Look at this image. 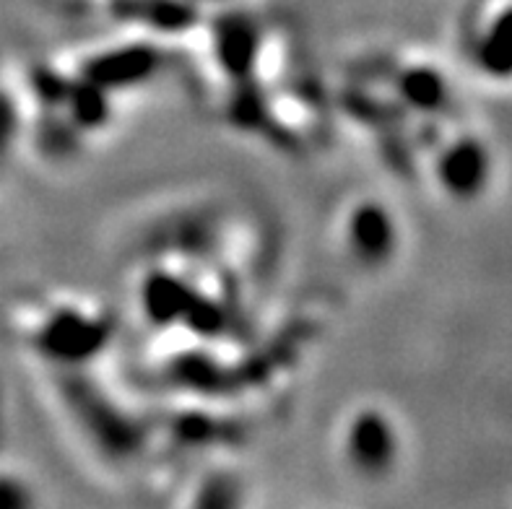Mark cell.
Returning <instances> with one entry per match:
<instances>
[{
  "instance_id": "cell-7",
  "label": "cell",
  "mask_w": 512,
  "mask_h": 509,
  "mask_svg": "<svg viewBox=\"0 0 512 509\" xmlns=\"http://www.w3.org/2000/svg\"><path fill=\"white\" fill-rule=\"evenodd\" d=\"M37 502V489L24 476L0 471V509H29Z\"/></svg>"
},
{
  "instance_id": "cell-5",
  "label": "cell",
  "mask_w": 512,
  "mask_h": 509,
  "mask_svg": "<svg viewBox=\"0 0 512 509\" xmlns=\"http://www.w3.org/2000/svg\"><path fill=\"white\" fill-rule=\"evenodd\" d=\"M468 68L492 86H512V0H487L463 32Z\"/></svg>"
},
{
  "instance_id": "cell-3",
  "label": "cell",
  "mask_w": 512,
  "mask_h": 509,
  "mask_svg": "<svg viewBox=\"0 0 512 509\" xmlns=\"http://www.w3.org/2000/svg\"><path fill=\"white\" fill-rule=\"evenodd\" d=\"M112 320L86 299H60L39 312L32 346L50 364L81 367L110 343Z\"/></svg>"
},
{
  "instance_id": "cell-2",
  "label": "cell",
  "mask_w": 512,
  "mask_h": 509,
  "mask_svg": "<svg viewBox=\"0 0 512 509\" xmlns=\"http://www.w3.org/2000/svg\"><path fill=\"white\" fill-rule=\"evenodd\" d=\"M338 458L364 484H383L401 468L406 439L398 416L388 406L367 400L354 403L336 429Z\"/></svg>"
},
{
  "instance_id": "cell-1",
  "label": "cell",
  "mask_w": 512,
  "mask_h": 509,
  "mask_svg": "<svg viewBox=\"0 0 512 509\" xmlns=\"http://www.w3.org/2000/svg\"><path fill=\"white\" fill-rule=\"evenodd\" d=\"M427 172L442 200L471 208L484 203L497 185L500 156L481 130L448 120L429 143Z\"/></svg>"
},
{
  "instance_id": "cell-4",
  "label": "cell",
  "mask_w": 512,
  "mask_h": 509,
  "mask_svg": "<svg viewBox=\"0 0 512 509\" xmlns=\"http://www.w3.org/2000/svg\"><path fill=\"white\" fill-rule=\"evenodd\" d=\"M336 234L346 258L367 273L385 271L401 255V216L380 195H354L344 203Z\"/></svg>"
},
{
  "instance_id": "cell-6",
  "label": "cell",
  "mask_w": 512,
  "mask_h": 509,
  "mask_svg": "<svg viewBox=\"0 0 512 509\" xmlns=\"http://www.w3.org/2000/svg\"><path fill=\"white\" fill-rule=\"evenodd\" d=\"M393 97L409 115L424 117L429 123H448L455 112L458 91L450 71L429 55L403 58L393 71Z\"/></svg>"
}]
</instances>
